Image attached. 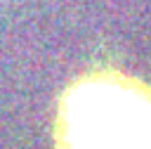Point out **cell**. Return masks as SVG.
Masks as SVG:
<instances>
[{
  "mask_svg": "<svg viewBox=\"0 0 151 149\" xmlns=\"http://www.w3.org/2000/svg\"><path fill=\"white\" fill-rule=\"evenodd\" d=\"M57 149H151V83L118 69L78 76L59 97Z\"/></svg>",
  "mask_w": 151,
  "mask_h": 149,
  "instance_id": "obj_1",
  "label": "cell"
}]
</instances>
